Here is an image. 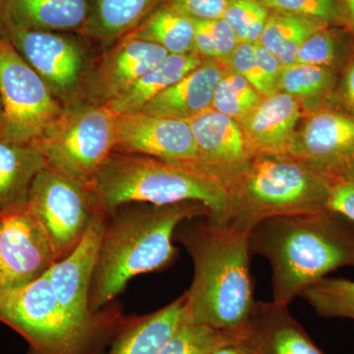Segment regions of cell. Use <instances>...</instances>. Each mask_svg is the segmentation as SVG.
Here are the masks:
<instances>
[{
    "label": "cell",
    "instance_id": "obj_30",
    "mask_svg": "<svg viewBox=\"0 0 354 354\" xmlns=\"http://www.w3.org/2000/svg\"><path fill=\"white\" fill-rule=\"evenodd\" d=\"M263 95L243 77L235 72H223L214 94L212 109L241 123L262 101Z\"/></svg>",
    "mask_w": 354,
    "mask_h": 354
},
{
    "label": "cell",
    "instance_id": "obj_20",
    "mask_svg": "<svg viewBox=\"0 0 354 354\" xmlns=\"http://www.w3.org/2000/svg\"><path fill=\"white\" fill-rule=\"evenodd\" d=\"M90 10L91 0H0V24L81 32Z\"/></svg>",
    "mask_w": 354,
    "mask_h": 354
},
{
    "label": "cell",
    "instance_id": "obj_18",
    "mask_svg": "<svg viewBox=\"0 0 354 354\" xmlns=\"http://www.w3.org/2000/svg\"><path fill=\"white\" fill-rule=\"evenodd\" d=\"M300 118L297 99L283 92L264 97L252 113L241 121L252 158L290 156Z\"/></svg>",
    "mask_w": 354,
    "mask_h": 354
},
{
    "label": "cell",
    "instance_id": "obj_34",
    "mask_svg": "<svg viewBox=\"0 0 354 354\" xmlns=\"http://www.w3.org/2000/svg\"><path fill=\"white\" fill-rule=\"evenodd\" d=\"M167 6L191 19L212 21L223 18L228 0H167Z\"/></svg>",
    "mask_w": 354,
    "mask_h": 354
},
{
    "label": "cell",
    "instance_id": "obj_37",
    "mask_svg": "<svg viewBox=\"0 0 354 354\" xmlns=\"http://www.w3.org/2000/svg\"><path fill=\"white\" fill-rule=\"evenodd\" d=\"M328 209L354 221V179L333 184Z\"/></svg>",
    "mask_w": 354,
    "mask_h": 354
},
{
    "label": "cell",
    "instance_id": "obj_6",
    "mask_svg": "<svg viewBox=\"0 0 354 354\" xmlns=\"http://www.w3.org/2000/svg\"><path fill=\"white\" fill-rule=\"evenodd\" d=\"M118 114L87 101L65 106L41 138L32 143L46 167L86 185L113 152Z\"/></svg>",
    "mask_w": 354,
    "mask_h": 354
},
{
    "label": "cell",
    "instance_id": "obj_2",
    "mask_svg": "<svg viewBox=\"0 0 354 354\" xmlns=\"http://www.w3.org/2000/svg\"><path fill=\"white\" fill-rule=\"evenodd\" d=\"M250 249L271 265L272 300L288 305L329 272L354 268V221L330 209L276 216L251 230Z\"/></svg>",
    "mask_w": 354,
    "mask_h": 354
},
{
    "label": "cell",
    "instance_id": "obj_35",
    "mask_svg": "<svg viewBox=\"0 0 354 354\" xmlns=\"http://www.w3.org/2000/svg\"><path fill=\"white\" fill-rule=\"evenodd\" d=\"M209 26L215 46L216 62H230L232 53L241 41L232 28L223 18L209 21Z\"/></svg>",
    "mask_w": 354,
    "mask_h": 354
},
{
    "label": "cell",
    "instance_id": "obj_7",
    "mask_svg": "<svg viewBox=\"0 0 354 354\" xmlns=\"http://www.w3.org/2000/svg\"><path fill=\"white\" fill-rule=\"evenodd\" d=\"M0 322L29 344V354H94L106 335L76 325L58 304L48 272L18 290L0 293Z\"/></svg>",
    "mask_w": 354,
    "mask_h": 354
},
{
    "label": "cell",
    "instance_id": "obj_13",
    "mask_svg": "<svg viewBox=\"0 0 354 354\" xmlns=\"http://www.w3.org/2000/svg\"><path fill=\"white\" fill-rule=\"evenodd\" d=\"M53 248L29 207L0 215V293L24 288L55 264Z\"/></svg>",
    "mask_w": 354,
    "mask_h": 354
},
{
    "label": "cell",
    "instance_id": "obj_17",
    "mask_svg": "<svg viewBox=\"0 0 354 354\" xmlns=\"http://www.w3.org/2000/svg\"><path fill=\"white\" fill-rule=\"evenodd\" d=\"M288 305L256 301L241 335L252 354H324L301 325L291 315Z\"/></svg>",
    "mask_w": 354,
    "mask_h": 354
},
{
    "label": "cell",
    "instance_id": "obj_27",
    "mask_svg": "<svg viewBox=\"0 0 354 354\" xmlns=\"http://www.w3.org/2000/svg\"><path fill=\"white\" fill-rule=\"evenodd\" d=\"M337 83L335 70L314 65H283L279 81V92L295 99L321 101L334 91Z\"/></svg>",
    "mask_w": 354,
    "mask_h": 354
},
{
    "label": "cell",
    "instance_id": "obj_11",
    "mask_svg": "<svg viewBox=\"0 0 354 354\" xmlns=\"http://www.w3.org/2000/svg\"><path fill=\"white\" fill-rule=\"evenodd\" d=\"M106 214L97 212L78 246L48 272L59 306L79 327L108 337L121 324L118 317L104 315L90 308V291Z\"/></svg>",
    "mask_w": 354,
    "mask_h": 354
},
{
    "label": "cell",
    "instance_id": "obj_39",
    "mask_svg": "<svg viewBox=\"0 0 354 354\" xmlns=\"http://www.w3.org/2000/svg\"><path fill=\"white\" fill-rule=\"evenodd\" d=\"M195 32L193 53L204 60H215L216 50L209 31V21L194 20Z\"/></svg>",
    "mask_w": 354,
    "mask_h": 354
},
{
    "label": "cell",
    "instance_id": "obj_4",
    "mask_svg": "<svg viewBox=\"0 0 354 354\" xmlns=\"http://www.w3.org/2000/svg\"><path fill=\"white\" fill-rule=\"evenodd\" d=\"M90 186L106 215L128 204L198 202L218 216L227 205L221 176L197 162L113 152Z\"/></svg>",
    "mask_w": 354,
    "mask_h": 354
},
{
    "label": "cell",
    "instance_id": "obj_3",
    "mask_svg": "<svg viewBox=\"0 0 354 354\" xmlns=\"http://www.w3.org/2000/svg\"><path fill=\"white\" fill-rule=\"evenodd\" d=\"M106 216L97 264L90 291V308L95 313L122 292L138 274L158 271L172 264L177 249L176 230L184 221L211 215L198 202L177 204H135Z\"/></svg>",
    "mask_w": 354,
    "mask_h": 354
},
{
    "label": "cell",
    "instance_id": "obj_19",
    "mask_svg": "<svg viewBox=\"0 0 354 354\" xmlns=\"http://www.w3.org/2000/svg\"><path fill=\"white\" fill-rule=\"evenodd\" d=\"M223 73L215 60H204L140 111L190 121L212 109L216 87Z\"/></svg>",
    "mask_w": 354,
    "mask_h": 354
},
{
    "label": "cell",
    "instance_id": "obj_42",
    "mask_svg": "<svg viewBox=\"0 0 354 354\" xmlns=\"http://www.w3.org/2000/svg\"><path fill=\"white\" fill-rule=\"evenodd\" d=\"M342 21L348 23L349 28H354V0H339Z\"/></svg>",
    "mask_w": 354,
    "mask_h": 354
},
{
    "label": "cell",
    "instance_id": "obj_5",
    "mask_svg": "<svg viewBox=\"0 0 354 354\" xmlns=\"http://www.w3.org/2000/svg\"><path fill=\"white\" fill-rule=\"evenodd\" d=\"M227 205L215 220L251 232L276 216L328 209L333 183L288 155L258 156L223 177Z\"/></svg>",
    "mask_w": 354,
    "mask_h": 354
},
{
    "label": "cell",
    "instance_id": "obj_25",
    "mask_svg": "<svg viewBox=\"0 0 354 354\" xmlns=\"http://www.w3.org/2000/svg\"><path fill=\"white\" fill-rule=\"evenodd\" d=\"M194 32V19L177 12L165 2L128 35L158 44L169 55H187L193 53Z\"/></svg>",
    "mask_w": 354,
    "mask_h": 354
},
{
    "label": "cell",
    "instance_id": "obj_40",
    "mask_svg": "<svg viewBox=\"0 0 354 354\" xmlns=\"http://www.w3.org/2000/svg\"><path fill=\"white\" fill-rule=\"evenodd\" d=\"M339 97H341L344 111L354 115V57L344 69L341 84H339Z\"/></svg>",
    "mask_w": 354,
    "mask_h": 354
},
{
    "label": "cell",
    "instance_id": "obj_21",
    "mask_svg": "<svg viewBox=\"0 0 354 354\" xmlns=\"http://www.w3.org/2000/svg\"><path fill=\"white\" fill-rule=\"evenodd\" d=\"M188 315L184 293L158 311L121 324L108 354H158Z\"/></svg>",
    "mask_w": 354,
    "mask_h": 354
},
{
    "label": "cell",
    "instance_id": "obj_43",
    "mask_svg": "<svg viewBox=\"0 0 354 354\" xmlns=\"http://www.w3.org/2000/svg\"><path fill=\"white\" fill-rule=\"evenodd\" d=\"M2 120V104H1V97H0V124H1Z\"/></svg>",
    "mask_w": 354,
    "mask_h": 354
},
{
    "label": "cell",
    "instance_id": "obj_22",
    "mask_svg": "<svg viewBox=\"0 0 354 354\" xmlns=\"http://www.w3.org/2000/svg\"><path fill=\"white\" fill-rule=\"evenodd\" d=\"M46 160L32 144L0 136V211L27 206L30 190Z\"/></svg>",
    "mask_w": 354,
    "mask_h": 354
},
{
    "label": "cell",
    "instance_id": "obj_36",
    "mask_svg": "<svg viewBox=\"0 0 354 354\" xmlns=\"http://www.w3.org/2000/svg\"><path fill=\"white\" fill-rule=\"evenodd\" d=\"M256 0H228L223 19L234 30L239 41H245L247 26Z\"/></svg>",
    "mask_w": 354,
    "mask_h": 354
},
{
    "label": "cell",
    "instance_id": "obj_31",
    "mask_svg": "<svg viewBox=\"0 0 354 354\" xmlns=\"http://www.w3.org/2000/svg\"><path fill=\"white\" fill-rule=\"evenodd\" d=\"M236 335L193 323L188 315L158 354H211Z\"/></svg>",
    "mask_w": 354,
    "mask_h": 354
},
{
    "label": "cell",
    "instance_id": "obj_9",
    "mask_svg": "<svg viewBox=\"0 0 354 354\" xmlns=\"http://www.w3.org/2000/svg\"><path fill=\"white\" fill-rule=\"evenodd\" d=\"M28 207L46 232L55 262L78 246L95 214L102 211L91 186L48 167L32 183Z\"/></svg>",
    "mask_w": 354,
    "mask_h": 354
},
{
    "label": "cell",
    "instance_id": "obj_12",
    "mask_svg": "<svg viewBox=\"0 0 354 354\" xmlns=\"http://www.w3.org/2000/svg\"><path fill=\"white\" fill-rule=\"evenodd\" d=\"M290 156L333 184L354 179V115L344 109L317 111L295 135Z\"/></svg>",
    "mask_w": 354,
    "mask_h": 354
},
{
    "label": "cell",
    "instance_id": "obj_33",
    "mask_svg": "<svg viewBox=\"0 0 354 354\" xmlns=\"http://www.w3.org/2000/svg\"><path fill=\"white\" fill-rule=\"evenodd\" d=\"M228 64L232 71L243 77L263 97L276 94L270 87L255 57V44L241 41L235 48Z\"/></svg>",
    "mask_w": 354,
    "mask_h": 354
},
{
    "label": "cell",
    "instance_id": "obj_38",
    "mask_svg": "<svg viewBox=\"0 0 354 354\" xmlns=\"http://www.w3.org/2000/svg\"><path fill=\"white\" fill-rule=\"evenodd\" d=\"M255 57L266 80L274 93L279 92V81L283 65L278 58L259 43L255 44Z\"/></svg>",
    "mask_w": 354,
    "mask_h": 354
},
{
    "label": "cell",
    "instance_id": "obj_24",
    "mask_svg": "<svg viewBox=\"0 0 354 354\" xmlns=\"http://www.w3.org/2000/svg\"><path fill=\"white\" fill-rule=\"evenodd\" d=\"M204 62L196 53L169 55L162 62L149 70L127 92L108 106L114 113H138L160 93L164 92Z\"/></svg>",
    "mask_w": 354,
    "mask_h": 354
},
{
    "label": "cell",
    "instance_id": "obj_10",
    "mask_svg": "<svg viewBox=\"0 0 354 354\" xmlns=\"http://www.w3.org/2000/svg\"><path fill=\"white\" fill-rule=\"evenodd\" d=\"M0 36L8 39L64 108L84 101L90 69L80 41L64 32L7 24H0Z\"/></svg>",
    "mask_w": 354,
    "mask_h": 354
},
{
    "label": "cell",
    "instance_id": "obj_41",
    "mask_svg": "<svg viewBox=\"0 0 354 354\" xmlns=\"http://www.w3.org/2000/svg\"><path fill=\"white\" fill-rule=\"evenodd\" d=\"M211 354H252V353L242 341L241 335H237L234 339L221 344Z\"/></svg>",
    "mask_w": 354,
    "mask_h": 354
},
{
    "label": "cell",
    "instance_id": "obj_45",
    "mask_svg": "<svg viewBox=\"0 0 354 354\" xmlns=\"http://www.w3.org/2000/svg\"><path fill=\"white\" fill-rule=\"evenodd\" d=\"M0 215H1V211H0Z\"/></svg>",
    "mask_w": 354,
    "mask_h": 354
},
{
    "label": "cell",
    "instance_id": "obj_29",
    "mask_svg": "<svg viewBox=\"0 0 354 354\" xmlns=\"http://www.w3.org/2000/svg\"><path fill=\"white\" fill-rule=\"evenodd\" d=\"M333 25L310 36L300 46L295 64L314 65L335 70L344 64L349 53L348 35Z\"/></svg>",
    "mask_w": 354,
    "mask_h": 354
},
{
    "label": "cell",
    "instance_id": "obj_23",
    "mask_svg": "<svg viewBox=\"0 0 354 354\" xmlns=\"http://www.w3.org/2000/svg\"><path fill=\"white\" fill-rule=\"evenodd\" d=\"M162 0H93L84 36L109 44L120 41L162 6Z\"/></svg>",
    "mask_w": 354,
    "mask_h": 354
},
{
    "label": "cell",
    "instance_id": "obj_44",
    "mask_svg": "<svg viewBox=\"0 0 354 354\" xmlns=\"http://www.w3.org/2000/svg\"><path fill=\"white\" fill-rule=\"evenodd\" d=\"M351 31H353L354 32V28H353V29H351Z\"/></svg>",
    "mask_w": 354,
    "mask_h": 354
},
{
    "label": "cell",
    "instance_id": "obj_32",
    "mask_svg": "<svg viewBox=\"0 0 354 354\" xmlns=\"http://www.w3.org/2000/svg\"><path fill=\"white\" fill-rule=\"evenodd\" d=\"M270 11L286 12L323 21L329 25L342 22L339 0H257Z\"/></svg>",
    "mask_w": 354,
    "mask_h": 354
},
{
    "label": "cell",
    "instance_id": "obj_28",
    "mask_svg": "<svg viewBox=\"0 0 354 354\" xmlns=\"http://www.w3.org/2000/svg\"><path fill=\"white\" fill-rule=\"evenodd\" d=\"M300 297L318 315L354 320V281L325 277L305 288Z\"/></svg>",
    "mask_w": 354,
    "mask_h": 354
},
{
    "label": "cell",
    "instance_id": "obj_1",
    "mask_svg": "<svg viewBox=\"0 0 354 354\" xmlns=\"http://www.w3.org/2000/svg\"><path fill=\"white\" fill-rule=\"evenodd\" d=\"M176 235L194 265L192 283L185 292L190 320L227 334H241L256 304L250 232L208 215L184 221Z\"/></svg>",
    "mask_w": 354,
    "mask_h": 354
},
{
    "label": "cell",
    "instance_id": "obj_8",
    "mask_svg": "<svg viewBox=\"0 0 354 354\" xmlns=\"http://www.w3.org/2000/svg\"><path fill=\"white\" fill-rule=\"evenodd\" d=\"M0 136L32 144L57 120L64 106L8 39L0 36Z\"/></svg>",
    "mask_w": 354,
    "mask_h": 354
},
{
    "label": "cell",
    "instance_id": "obj_26",
    "mask_svg": "<svg viewBox=\"0 0 354 354\" xmlns=\"http://www.w3.org/2000/svg\"><path fill=\"white\" fill-rule=\"evenodd\" d=\"M330 26L323 21L286 12L270 11L269 18L259 39L283 65L295 64L300 46L314 32Z\"/></svg>",
    "mask_w": 354,
    "mask_h": 354
},
{
    "label": "cell",
    "instance_id": "obj_16",
    "mask_svg": "<svg viewBox=\"0 0 354 354\" xmlns=\"http://www.w3.org/2000/svg\"><path fill=\"white\" fill-rule=\"evenodd\" d=\"M198 164L218 176H230L252 158L239 122L209 109L189 121Z\"/></svg>",
    "mask_w": 354,
    "mask_h": 354
},
{
    "label": "cell",
    "instance_id": "obj_14",
    "mask_svg": "<svg viewBox=\"0 0 354 354\" xmlns=\"http://www.w3.org/2000/svg\"><path fill=\"white\" fill-rule=\"evenodd\" d=\"M113 152L196 162L189 121L138 111L116 118Z\"/></svg>",
    "mask_w": 354,
    "mask_h": 354
},
{
    "label": "cell",
    "instance_id": "obj_15",
    "mask_svg": "<svg viewBox=\"0 0 354 354\" xmlns=\"http://www.w3.org/2000/svg\"><path fill=\"white\" fill-rule=\"evenodd\" d=\"M167 55L158 44L129 35L123 37L88 72L84 101L100 104L114 101Z\"/></svg>",
    "mask_w": 354,
    "mask_h": 354
}]
</instances>
